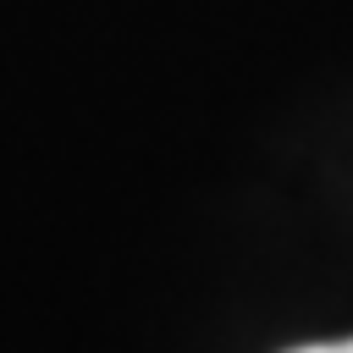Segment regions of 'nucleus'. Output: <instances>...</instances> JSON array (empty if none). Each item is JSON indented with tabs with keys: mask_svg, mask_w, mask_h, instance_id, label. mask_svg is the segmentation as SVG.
<instances>
[{
	"mask_svg": "<svg viewBox=\"0 0 353 353\" xmlns=\"http://www.w3.org/2000/svg\"><path fill=\"white\" fill-rule=\"evenodd\" d=\"M287 353H353V336H342V342H309V347H287Z\"/></svg>",
	"mask_w": 353,
	"mask_h": 353,
	"instance_id": "f257e3e1",
	"label": "nucleus"
}]
</instances>
